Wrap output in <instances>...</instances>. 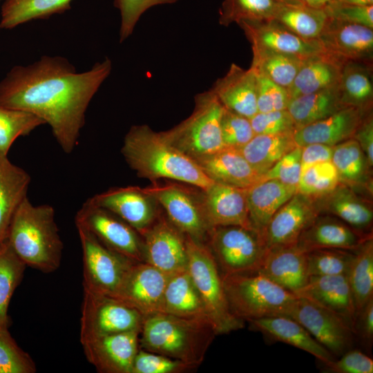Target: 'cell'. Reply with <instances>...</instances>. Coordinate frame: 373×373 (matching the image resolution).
Returning <instances> with one entry per match:
<instances>
[{"mask_svg":"<svg viewBox=\"0 0 373 373\" xmlns=\"http://www.w3.org/2000/svg\"><path fill=\"white\" fill-rule=\"evenodd\" d=\"M280 3H292V4H301L297 0H276Z\"/></svg>","mask_w":373,"mask_h":373,"instance_id":"61","label":"cell"},{"mask_svg":"<svg viewBox=\"0 0 373 373\" xmlns=\"http://www.w3.org/2000/svg\"><path fill=\"white\" fill-rule=\"evenodd\" d=\"M252 68L276 84L287 89L293 82L303 57L267 49L251 48Z\"/></svg>","mask_w":373,"mask_h":373,"instance_id":"40","label":"cell"},{"mask_svg":"<svg viewBox=\"0 0 373 373\" xmlns=\"http://www.w3.org/2000/svg\"><path fill=\"white\" fill-rule=\"evenodd\" d=\"M251 44L258 48L305 57L323 51L318 41L304 39L274 19L243 21L238 24Z\"/></svg>","mask_w":373,"mask_h":373,"instance_id":"21","label":"cell"},{"mask_svg":"<svg viewBox=\"0 0 373 373\" xmlns=\"http://www.w3.org/2000/svg\"><path fill=\"white\" fill-rule=\"evenodd\" d=\"M187 268L217 334L244 327V321L230 311L222 275L208 245L186 236Z\"/></svg>","mask_w":373,"mask_h":373,"instance_id":"6","label":"cell"},{"mask_svg":"<svg viewBox=\"0 0 373 373\" xmlns=\"http://www.w3.org/2000/svg\"><path fill=\"white\" fill-rule=\"evenodd\" d=\"M372 233L355 229L340 219L327 214H318L303 231L296 245L307 252L322 248L356 249Z\"/></svg>","mask_w":373,"mask_h":373,"instance_id":"24","label":"cell"},{"mask_svg":"<svg viewBox=\"0 0 373 373\" xmlns=\"http://www.w3.org/2000/svg\"><path fill=\"white\" fill-rule=\"evenodd\" d=\"M111 70L108 57L78 73L66 58L44 55L10 70L0 82V106L41 119L68 154L77 144L91 99Z\"/></svg>","mask_w":373,"mask_h":373,"instance_id":"1","label":"cell"},{"mask_svg":"<svg viewBox=\"0 0 373 373\" xmlns=\"http://www.w3.org/2000/svg\"><path fill=\"white\" fill-rule=\"evenodd\" d=\"M312 199L319 214L333 216L358 231L372 233L373 208L366 195L339 183L331 191Z\"/></svg>","mask_w":373,"mask_h":373,"instance_id":"22","label":"cell"},{"mask_svg":"<svg viewBox=\"0 0 373 373\" xmlns=\"http://www.w3.org/2000/svg\"><path fill=\"white\" fill-rule=\"evenodd\" d=\"M278 3L276 0H222L218 21L229 26L243 21L274 19Z\"/></svg>","mask_w":373,"mask_h":373,"instance_id":"43","label":"cell"},{"mask_svg":"<svg viewBox=\"0 0 373 373\" xmlns=\"http://www.w3.org/2000/svg\"><path fill=\"white\" fill-rule=\"evenodd\" d=\"M30 175L0 152V245L6 240L17 208L27 197Z\"/></svg>","mask_w":373,"mask_h":373,"instance_id":"33","label":"cell"},{"mask_svg":"<svg viewBox=\"0 0 373 373\" xmlns=\"http://www.w3.org/2000/svg\"><path fill=\"white\" fill-rule=\"evenodd\" d=\"M256 273L294 294L309 278L306 252L296 245L267 249Z\"/></svg>","mask_w":373,"mask_h":373,"instance_id":"27","label":"cell"},{"mask_svg":"<svg viewBox=\"0 0 373 373\" xmlns=\"http://www.w3.org/2000/svg\"><path fill=\"white\" fill-rule=\"evenodd\" d=\"M293 134L255 135L239 149L260 178L284 155L297 146Z\"/></svg>","mask_w":373,"mask_h":373,"instance_id":"36","label":"cell"},{"mask_svg":"<svg viewBox=\"0 0 373 373\" xmlns=\"http://www.w3.org/2000/svg\"><path fill=\"white\" fill-rule=\"evenodd\" d=\"M44 124L41 119L32 113L0 106V152L8 155L19 137L28 135Z\"/></svg>","mask_w":373,"mask_h":373,"instance_id":"45","label":"cell"},{"mask_svg":"<svg viewBox=\"0 0 373 373\" xmlns=\"http://www.w3.org/2000/svg\"><path fill=\"white\" fill-rule=\"evenodd\" d=\"M6 240L26 266L46 273L59 268L64 245L52 206H35L26 197L14 214Z\"/></svg>","mask_w":373,"mask_h":373,"instance_id":"3","label":"cell"},{"mask_svg":"<svg viewBox=\"0 0 373 373\" xmlns=\"http://www.w3.org/2000/svg\"><path fill=\"white\" fill-rule=\"evenodd\" d=\"M144 316L123 301L84 289L80 341L86 338L141 331Z\"/></svg>","mask_w":373,"mask_h":373,"instance_id":"10","label":"cell"},{"mask_svg":"<svg viewBox=\"0 0 373 373\" xmlns=\"http://www.w3.org/2000/svg\"><path fill=\"white\" fill-rule=\"evenodd\" d=\"M224 111L213 93L204 91L195 97L191 115L163 131V135L173 146L193 160L213 153L225 147L221 132Z\"/></svg>","mask_w":373,"mask_h":373,"instance_id":"7","label":"cell"},{"mask_svg":"<svg viewBox=\"0 0 373 373\" xmlns=\"http://www.w3.org/2000/svg\"><path fill=\"white\" fill-rule=\"evenodd\" d=\"M339 2L357 5V6H373V0H336Z\"/></svg>","mask_w":373,"mask_h":373,"instance_id":"60","label":"cell"},{"mask_svg":"<svg viewBox=\"0 0 373 373\" xmlns=\"http://www.w3.org/2000/svg\"><path fill=\"white\" fill-rule=\"evenodd\" d=\"M309 276L346 275L354 256V250L335 248L316 249L306 252Z\"/></svg>","mask_w":373,"mask_h":373,"instance_id":"44","label":"cell"},{"mask_svg":"<svg viewBox=\"0 0 373 373\" xmlns=\"http://www.w3.org/2000/svg\"><path fill=\"white\" fill-rule=\"evenodd\" d=\"M256 75L258 112L266 113L287 109L289 102L287 89L264 75L257 73Z\"/></svg>","mask_w":373,"mask_h":373,"instance_id":"52","label":"cell"},{"mask_svg":"<svg viewBox=\"0 0 373 373\" xmlns=\"http://www.w3.org/2000/svg\"><path fill=\"white\" fill-rule=\"evenodd\" d=\"M83 256V286L114 297L133 261L104 245L91 232L75 224Z\"/></svg>","mask_w":373,"mask_h":373,"instance_id":"9","label":"cell"},{"mask_svg":"<svg viewBox=\"0 0 373 373\" xmlns=\"http://www.w3.org/2000/svg\"><path fill=\"white\" fill-rule=\"evenodd\" d=\"M334 146L312 143L301 147V170L315 164L331 161Z\"/></svg>","mask_w":373,"mask_h":373,"instance_id":"58","label":"cell"},{"mask_svg":"<svg viewBox=\"0 0 373 373\" xmlns=\"http://www.w3.org/2000/svg\"><path fill=\"white\" fill-rule=\"evenodd\" d=\"M301 173V147L296 146L265 172L260 180H276L298 188Z\"/></svg>","mask_w":373,"mask_h":373,"instance_id":"51","label":"cell"},{"mask_svg":"<svg viewBox=\"0 0 373 373\" xmlns=\"http://www.w3.org/2000/svg\"><path fill=\"white\" fill-rule=\"evenodd\" d=\"M36 370L30 356L17 345L8 329L0 328V373H34Z\"/></svg>","mask_w":373,"mask_h":373,"instance_id":"47","label":"cell"},{"mask_svg":"<svg viewBox=\"0 0 373 373\" xmlns=\"http://www.w3.org/2000/svg\"><path fill=\"white\" fill-rule=\"evenodd\" d=\"M372 111L345 106L328 117L296 129L293 134L297 146L320 143L334 146L353 136L365 115Z\"/></svg>","mask_w":373,"mask_h":373,"instance_id":"23","label":"cell"},{"mask_svg":"<svg viewBox=\"0 0 373 373\" xmlns=\"http://www.w3.org/2000/svg\"><path fill=\"white\" fill-rule=\"evenodd\" d=\"M303 6L316 8V9H325V8L332 0H297Z\"/></svg>","mask_w":373,"mask_h":373,"instance_id":"59","label":"cell"},{"mask_svg":"<svg viewBox=\"0 0 373 373\" xmlns=\"http://www.w3.org/2000/svg\"><path fill=\"white\" fill-rule=\"evenodd\" d=\"M345 107L341 101L338 84L289 100L287 110L296 129L310 124Z\"/></svg>","mask_w":373,"mask_h":373,"instance_id":"35","label":"cell"},{"mask_svg":"<svg viewBox=\"0 0 373 373\" xmlns=\"http://www.w3.org/2000/svg\"><path fill=\"white\" fill-rule=\"evenodd\" d=\"M274 19L298 37L316 40L329 17L324 9L279 2Z\"/></svg>","mask_w":373,"mask_h":373,"instance_id":"39","label":"cell"},{"mask_svg":"<svg viewBox=\"0 0 373 373\" xmlns=\"http://www.w3.org/2000/svg\"><path fill=\"white\" fill-rule=\"evenodd\" d=\"M163 312L210 322L188 268L169 276L164 291Z\"/></svg>","mask_w":373,"mask_h":373,"instance_id":"34","label":"cell"},{"mask_svg":"<svg viewBox=\"0 0 373 373\" xmlns=\"http://www.w3.org/2000/svg\"><path fill=\"white\" fill-rule=\"evenodd\" d=\"M343 64L325 51L303 57L293 82L287 89L289 100L338 84Z\"/></svg>","mask_w":373,"mask_h":373,"instance_id":"30","label":"cell"},{"mask_svg":"<svg viewBox=\"0 0 373 373\" xmlns=\"http://www.w3.org/2000/svg\"><path fill=\"white\" fill-rule=\"evenodd\" d=\"M294 294L336 313L353 329L356 312L346 275L309 276Z\"/></svg>","mask_w":373,"mask_h":373,"instance_id":"26","label":"cell"},{"mask_svg":"<svg viewBox=\"0 0 373 373\" xmlns=\"http://www.w3.org/2000/svg\"><path fill=\"white\" fill-rule=\"evenodd\" d=\"M26 264L17 256L7 240L0 245V328L8 329V309L19 284Z\"/></svg>","mask_w":373,"mask_h":373,"instance_id":"42","label":"cell"},{"mask_svg":"<svg viewBox=\"0 0 373 373\" xmlns=\"http://www.w3.org/2000/svg\"><path fill=\"white\" fill-rule=\"evenodd\" d=\"M140 331L95 336L81 341L84 354L101 373H132L139 350Z\"/></svg>","mask_w":373,"mask_h":373,"instance_id":"14","label":"cell"},{"mask_svg":"<svg viewBox=\"0 0 373 373\" xmlns=\"http://www.w3.org/2000/svg\"><path fill=\"white\" fill-rule=\"evenodd\" d=\"M353 332L365 344L370 345L373 339V298L356 314Z\"/></svg>","mask_w":373,"mask_h":373,"instance_id":"56","label":"cell"},{"mask_svg":"<svg viewBox=\"0 0 373 373\" xmlns=\"http://www.w3.org/2000/svg\"><path fill=\"white\" fill-rule=\"evenodd\" d=\"M193 369L182 361L139 350L133 363L132 373H182Z\"/></svg>","mask_w":373,"mask_h":373,"instance_id":"49","label":"cell"},{"mask_svg":"<svg viewBox=\"0 0 373 373\" xmlns=\"http://www.w3.org/2000/svg\"><path fill=\"white\" fill-rule=\"evenodd\" d=\"M338 360L325 365V372L334 373H372L373 360L359 350L350 349Z\"/></svg>","mask_w":373,"mask_h":373,"instance_id":"55","label":"cell"},{"mask_svg":"<svg viewBox=\"0 0 373 373\" xmlns=\"http://www.w3.org/2000/svg\"><path fill=\"white\" fill-rule=\"evenodd\" d=\"M223 106L249 119L258 113L257 75L233 63L210 89Z\"/></svg>","mask_w":373,"mask_h":373,"instance_id":"25","label":"cell"},{"mask_svg":"<svg viewBox=\"0 0 373 373\" xmlns=\"http://www.w3.org/2000/svg\"><path fill=\"white\" fill-rule=\"evenodd\" d=\"M203 191L200 204L209 229L224 226L253 229L249 218L246 189L214 182Z\"/></svg>","mask_w":373,"mask_h":373,"instance_id":"20","label":"cell"},{"mask_svg":"<svg viewBox=\"0 0 373 373\" xmlns=\"http://www.w3.org/2000/svg\"><path fill=\"white\" fill-rule=\"evenodd\" d=\"M353 138L358 142L370 164L373 166V116L370 111L357 128Z\"/></svg>","mask_w":373,"mask_h":373,"instance_id":"57","label":"cell"},{"mask_svg":"<svg viewBox=\"0 0 373 373\" xmlns=\"http://www.w3.org/2000/svg\"><path fill=\"white\" fill-rule=\"evenodd\" d=\"M338 87L345 106L372 108V64L347 61L343 65Z\"/></svg>","mask_w":373,"mask_h":373,"instance_id":"37","label":"cell"},{"mask_svg":"<svg viewBox=\"0 0 373 373\" xmlns=\"http://www.w3.org/2000/svg\"><path fill=\"white\" fill-rule=\"evenodd\" d=\"M207 238L221 275L256 272L267 250L261 233L242 226L211 228Z\"/></svg>","mask_w":373,"mask_h":373,"instance_id":"8","label":"cell"},{"mask_svg":"<svg viewBox=\"0 0 373 373\" xmlns=\"http://www.w3.org/2000/svg\"><path fill=\"white\" fill-rule=\"evenodd\" d=\"M347 278L357 313L373 298L372 237L365 240L354 250V256Z\"/></svg>","mask_w":373,"mask_h":373,"instance_id":"41","label":"cell"},{"mask_svg":"<svg viewBox=\"0 0 373 373\" xmlns=\"http://www.w3.org/2000/svg\"><path fill=\"white\" fill-rule=\"evenodd\" d=\"M317 40L323 51L343 63L372 64L373 28L329 18Z\"/></svg>","mask_w":373,"mask_h":373,"instance_id":"16","label":"cell"},{"mask_svg":"<svg viewBox=\"0 0 373 373\" xmlns=\"http://www.w3.org/2000/svg\"><path fill=\"white\" fill-rule=\"evenodd\" d=\"M194 160L215 182L247 189L260 180V175L238 148L225 146Z\"/></svg>","mask_w":373,"mask_h":373,"instance_id":"28","label":"cell"},{"mask_svg":"<svg viewBox=\"0 0 373 373\" xmlns=\"http://www.w3.org/2000/svg\"><path fill=\"white\" fill-rule=\"evenodd\" d=\"M296 193V188L276 180H260L246 189L252 228L262 235L274 213Z\"/></svg>","mask_w":373,"mask_h":373,"instance_id":"31","label":"cell"},{"mask_svg":"<svg viewBox=\"0 0 373 373\" xmlns=\"http://www.w3.org/2000/svg\"><path fill=\"white\" fill-rule=\"evenodd\" d=\"M288 316L303 325L334 356H341L352 347V328L340 316L314 302L297 296Z\"/></svg>","mask_w":373,"mask_h":373,"instance_id":"12","label":"cell"},{"mask_svg":"<svg viewBox=\"0 0 373 373\" xmlns=\"http://www.w3.org/2000/svg\"><path fill=\"white\" fill-rule=\"evenodd\" d=\"M122 153L137 174L155 181L165 178L207 189L214 182L196 162L173 146L162 132L147 125L133 126L126 134Z\"/></svg>","mask_w":373,"mask_h":373,"instance_id":"2","label":"cell"},{"mask_svg":"<svg viewBox=\"0 0 373 373\" xmlns=\"http://www.w3.org/2000/svg\"><path fill=\"white\" fill-rule=\"evenodd\" d=\"M164 209L169 221L182 233L203 242L209 230L200 202L181 188L169 185L144 189Z\"/></svg>","mask_w":373,"mask_h":373,"instance_id":"19","label":"cell"},{"mask_svg":"<svg viewBox=\"0 0 373 373\" xmlns=\"http://www.w3.org/2000/svg\"><path fill=\"white\" fill-rule=\"evenodd\" d=\"M143 237L144 262L169 276L187 268L186 236L170 221L155 220Z\"/></svg>","mask_w":373,"mask_h":373,"instance_id":"15","label":"cell"},{"mask_svg":"<svg viewBox=\"0 0 373 373\" xmlns=\"http://www.w3.org/2000/svg\"><path fill=\"white\" fill-rule=\"evenodd\" d=\"M139 338L143 350L182 361L196 368L217 334L207 320L186 318L167 313L144 318Z\"/></svg>","mask_w":373,"mask_h":373,"instance_id":"4","label":"cell"},{"mask_svg":"<svg viewBox=\"0 0 373 373\" xmlns=\"http://www.w3.org/2000/svg\"><path fill=\"white\" fill-rule=\"evenodd\" d=\"M169 276L146 262H134L114 296L144 317L163 312L164 296Z\"/></svg>","mask_w":373,"mask_h":373,"instance_id":"13","label":"cell"},{"mask_svg":"<svg viewBox=\"0 0 373 373\" xmlns=\"http://www.w3.org/2000/svg\"><path fill=\"white\" fill-rule=\"evenodd\" d=\"M89 200L124 220L142 236L156 220L155 200L138 187L111 189Z\"/></svg>","mask_w":373,"mask_h":373,"instance_id":"18","label":"cell"},{"mask_svg":"<svg viewBox=\"0 0 373 373\" xmlns=\"http://www.w3.org/2000/svg\"><path fill=\"white\" fill-rule=\"evenodd\" d=\"M256 330L268 338L292 345L313 355L325 365L335 356L318 343L298 322L286 316L265 317L249 321Z\"/></svg>","mask_w":373,"mask_h":373,"instance_id":"29","label":"cell"},{"mask_svg":"<svg viewBox=\"0 0 373 373\" xmlns=\"http://www.w3.org/2000/svg\"><path fill=\"white\" fill-rule=\"evenodd\" d=\"M324 10L329 19L373 28V6H357L332 0Z\"/></svg>","mask_w":373,"mask_h":373,"instance_id":"54","label":"cell"},{"mask_svg":"<svg viewBox=\"0 0 373 373\" xmlns=\"http://www.w3.org/2000/svg\"><path fill=\"white\" fill-rule=\"evenodd\" d=\"M72 0H4L0 29H12L32 20L46 19L71 8Z\"/></svg>","mask_w":373,"mask_h":373,"instance_id":"38","label":"cell"},{"mask_svg":"<svg viewBox=\"0 0 373 373\" xmlns=\"http://www.w3.org/2000/svg\"><path fill=\"white\" fill-rule=\"evenodd\" d=\"M249 119L255 135L294 133L296 130L295 123L287 109L258 112Z\"/></svg>","mask_w":373,"mask_h":373,"instance_id":"53","label":"cell"},{"mask_svg":"<svg viewBox=\"0 0 373 373\" xmlns=\"http://www.w3.org/2000/svg\"><path fill=\"white\" fill-rule=\"evenodd\" d=\"M331 161L337 171L340 183L370 197L372 166L354 138L334 145Z\"/></svg>","mask_w":373,"mask_h":373,"instance_id":"32","label":"cell"},{"mask_svg":"<svg viewBox=\"0 0 373 373\" xmlns=\"http://www.w3.org/2000/svg\"><path fill=\"white\" fill-rule=\"evenodd\" d=\"M318 214L312 198L296 193L266 226L262 236L267 249L296 245L303 231Z\"/></svg>","mask_w":373,"mask_h":373,"instance_id":"17","label":"cell"},{"mask_svg":"<svg viewBox=\"0 0 373 373\" xmlns=\"http://www.w3.org/2000/svg\"><path fill=\"white\" fill-rule=\"evenodd\" d=\"M232 314L245 321L265 317L288 316L297 296L258 274L222 275Z\"/></svg>","mask_w":373,"mask_h":373,"instance_id":"5","label":"cell"},{"mask_svg":"<svg viewBox=\"0 0 373 373\" xmlns=\"http://www.w3.org/2000/svg\"><path fill=\"white\" fill-rule=\"evenodd\" d=\"M179 0H113L114 6L120 13L119 42L122 43L133 33L142 15L150 8L161 5L173 4Z\"/></svg>","mask_w":373,"mask_h":373,"instance_id":"48","label":"cell"},{"mask_svg":"<svg viewBox=\"0 0 373 373\" xmlns=\"http://www.w3.org/2000/svg\"><path fill=\"white\" fill-rule=\"evenodd\" d=\"M221 132L224 146L238 149L255 135L249 118L225 108L221 120Z\"/></svg>","mask_w":373,"mask_h":373,"instance_id":"50","label":"cell"},{"mask_svg":"<svg viewBox=\"0 0 373 373\" xmlns=\"http://www.w3.org/2000/svg\"><path fill=\"white\" fill-rule=\"evenodd\" d=\"M339 183L332 161L323 162L301 170L297 192L315 198L331 191Z\"/></svg>","mask_w":373,"mask_h":373,"instance_id":"46","label":"cell"},{"mask_svg":"<svg viewBox=\"0 0 373 373\" xmlns=\"http://www.w3.org/2000/svg\"><path fill=\"white\" fill-rule=\"evenodd\" d=\"M75 222L87 229L108 249L133 262H144V245L139 233L89 199L77 212Z\"/></svg>","mask_w":373,"mask_h":373,"instance_id":"11","label":"cell"}]
</instances>
